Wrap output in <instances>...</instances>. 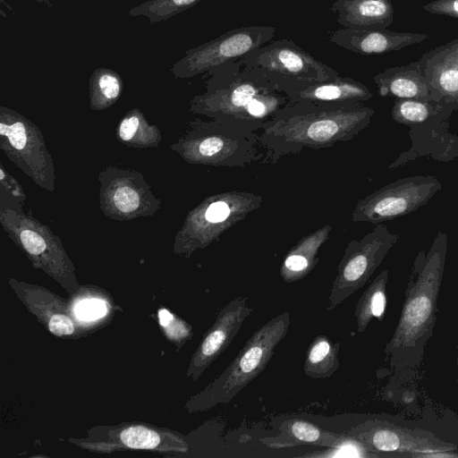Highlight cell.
Listing matches in <instances>:
<instances>
[{
	"mask_svg": "<svg viewBox=\"0 0 458 458\" xmlns=\"http://www.w3.org/2000/svg\"><path fill=\"white\" fill-rule=\"evenodd\" d=\"M49 330L55 335H67L73 332V324L70 318L62 314L51 317L48 323Z\"/></svg>",
	"mask_w": 458,
	"mask_h": 458,
	"instance_id": "f546056e",
	"label": "cell"
},
{
	"mask_svg": "<svg viewBox=\"0 0 458 458\" xmlns=\"http://www.w3.org/2000/svg\"><path fill=\"white\" fill-rule=\"evenodd\" d=\"M423 10L438 15L458 19V0H433L423 5Z\"/></svg>",
	"mask_w": 458,
	"mask_h": 458,
	"instance_id": "f1b7e54d",
	"label": "cell"
},
{
	"mask_svg": "<svg viewBox=\"0 0 458 458\" xmlns=\"http://www.w3.org/2000/svg\"><path fill=\"white\" fill-rule=\"evenodd\" d=\"M202 0H148L132 7L129 16H145L149 22L165 21L182 12L193 7Z\"/></svg>",
	"mask_w": 458,
	"mask_h": 458,
	"instance_id": "d4e9b609",
	"label": "cell"
},
{
	"mask_svg": "<svg viewBox=\"0 0 458 458\" xmlns=\"http://www.w3.org/2000/svg\"><path fill=\"white\" fill-rule=\"evenodd\" d=\"M428 35L412 32H397L387 29L342 28L333 31L330 42L346 50L361 55H377L400 50L420 44Z\"/></svg>",
	"mask_w": 458,
	"mask_h": 458,
	"instance_id": "2e32d148",
	"label": "cell"
},
{
	"mask_svg": "<svg viewBox=\"0 0 458 458\" xmlns=\"http://www.w3.org/2000/svg\"><path fill=\"white\" fill-rule=\"evenodd\" d=\"M260 195L230 191L207 198L191 211L183 229L187 249L205 248L262 206Z\"/></svg>",
	"mask_w": 458,
	"mask_h": 458,
	"instance_id": "52a82bcc",
	"label": "cell"
},
{
	"mask_svg": "<svg viewBox=\"0 0 458 458\" xmlns=\"http://www.w3.org/2000/svg\"><path fill=\"white\" fill-rule=\"evenodd\" d=\"M1 182L2 185L4 186L10 193L14 197H17L20 200H22L25 197L21 189L17 185L16 182L5 174L3 167H1Z\"/></svg>",
	"mask_w": 458,
	"mask_h": 458,
	"instance_id": "1f68e13d",
	"label": "cell"
},
{
	"mask_svg": "<svg viewBox=\"0 0 458 458\" xmlns=\"http://www.w3.org/2000/svg\"><path fill=\"white\" fill-rule=\"evenodd\" d=\"M388 271L382 270L360 297L354 310L357 330H366L372 318L382 320L386 306Z\"/></svg>",
	"mask_w": 458,
	"mask_h": 458,
	"instance_id": "7402d4cb",
	"label": "cell"
},
{
	"mask_svg": "<svg viewBox=\"0 0 458 458\" xmlns=\"http://www.w3.org/2000/svg\"><path fill=\"white\" fill-rule=\"evenodd\" d=\"M373 81L381 97L431 100L430 90L419 60L388 68L376 74Z\"/></svg>",
	"mask_w": 458,
	"mask_h": 458,
	"instance_id": "ac0fdd59",
	"label": "cell"
},
{
	"mask_svg": "<svg viewBox=\"0 0 458 458\" xmlns=\"http://www.w3.org/2000/svg\"><path fill=\"white\" fill-rule=\"evenodd\" d=\"M75 312L81 319H96L106 314V306L99 300H85L78 303Z\"/></svg>",
	"mask_w": 458,
	"mask_h": 458,
	"instance_id": "83f0119b",
	"label": "cell"
},
{
	"mask_svg": "<svg viewBox=\"0 0 458 458\" xmlns=\"http://www.w3.org/2000/svg\"><path fill=\"white\" fill-rule=\"evenodd\" d=\"M431 100L458 108V38L425 52L419 59Z\"/></svg>",
	"mask_w": 458,
	"mask_h": 458,
	"instance_id": "5bb4252c",
	"label": "cell"
},
{
	"mask_svg": "<svg viewBox=\"0 0 458 458\" xmlns=\"http://www.w3.org/2000/svg\"><path fill=\"white\" fill-rule=\"evenodd\" d=\"M37 2L40 4H46L47 7L52 8L54 5L49 0H36Z\"/></svg>",
	"mask_w": 458,
	"mask_h": 458,
	"instance_id": "836d02e7",
	"label": "cell"
},
{
	"mask_svg": "<svg viewBox=\"0 0 458 458\" xmlns=\"http://www.w3.org/2000/svg\"><path fill=\"white\" fill-rule=\"evenodd\" d=\"M347 437L360 442L369 451L386 453L447 452L450 446L426 437L414 435L394 425L366 421L347 432Z\"/></svg>",
	"mask_w": 458,
	"mask_h": 458,
	"instance_id": "4fadbf2b",
	"label": "cell"
},
{
	"mask_svg": "<svg viewBox=\"0 0 458 458\" xmlns=\"http://www.w3.org/2000/svg\"><path fill=\"white\" fill-rule=\"evenodd\" d=\"M123 80L114 70L98 68L89 78V96L92 106L105 108L114 104L123 91Z\"/></svg>",
	"mask_w": 458,
	"mask_h": 458,
	"instance_id": "603a6c76",
	"label": "cell"
},
{
	"mask_svg": "<svg viewBox=\"0 0 458 458\" xmlns=\"http://www.w3.org/2000/svg\"><path fill=\"white\" fill-rule=\"evenodd\" d=\"M180 152L190 163L225 168H243L265 157L257 131L213 119L193 122Z\"/></svg>",
	"mask_w": 458,
	"mask_h": 458,
	"instance_id": "277c9868",
	"label": "cell"
},
{
	"mask_svg": "<svg viewBox=\"0 0 458 458\" xmlns=\"http://www.w3.org/2000/svg\"><path fill=\"white\" fill-rule=\"evenodd\" d=\"M444 106L434 100L395 98L391 114L396 123L411 127L425 122Z\"/></svg>",
	"mask_w": 458,
	"mask_h": 458,
	"instance_id": "cb8c5ba5",
	"label": "cell"
},
{
	"mask_svg": "<svg viewBox=\"0 0 458 458\" xmlns=\"http://www.w3.org/2000/svg\"><path fill=\"white\" fill-rule=\"evenodd\" d=\"M239 61L246 66L268 72L280 87L286 82L322 81L339 74L290 38L269 41L249 52Z\"/></svg>",
	"mask_w": 458,
	"mask_h": 458,
	"instance_id": "30bf717a",
	"label": "cell"
},
{
	"mask_svg": "<svg viewBox=\"0 0 458 458\" xmlns=\"http://www.w3.org/2000/svg\"><path fill=\"white\" fill-rule=\"evenodd\" d=\"M253 310L254 308L248 305V298L242 296L230 301L218 310L215 323L192 359L191 370L195 377L227 349Z\"/></svg>",
	"mask_w": 458,
	"mask_h": 458,
	"instance_id": "7c38bea8",
	"label": "cell"
},
{
	"mask_svg": "<svg viewBox=\"0 0 458 458\" xmlns=\"http://www.w3.org/2000/svg\"><path fill=\"white\" fill-rule=\"evenodd\" d=\"M332 225H324L301 237L287 252L280 268V276L286 283L307 276L318 263V250L328 240Z\"/></svg>",
	"mask_w": 458,
	"mask_h": 458,
	"instance_id": "d6986e66",
	"label": "cell"
},
{
	"mask_svg": "<svg viewBox=\"0 0 458 458\" xmlns=\"http://www.w3.org/2000/svg\"><path fill=\"white\" fill-rule=\"evenodd\" d=\"M447 235L439 232L429 250L417 256L394 335L385 351L394 367L416 366L437 321V301L444 275Z\"/></svg>",
	"mask_w": 458,
	"mask_h": 458,
	"instance_id": "3957f363",
	"label": "cell"
},
{
	"mask_svg": "<svg viewBox=\"0 0 458 458\" xmlns=\"http://www.w3.org/2000/svg\"><path fill=\"white\" fill-rule=\"evenodd\" d=\"M457 366H458V357H457Z\"/></svg>",
	"mask_w": 458,
	"mask_h": 458,
	"instance_id": "e575fe53",
	"label": "cell"
},
{
	"mask_svg": "<svg viewBox=\"0 0 458 458\" xmlns=\"http://www.w3.org/2000/svg\"><path fill=\"white\" fill-rule=\"evenodd\" d=\"M140 126V121L137 115L125 117L120 123L118 135L123 141H130L134 139Z\"/></svg>",
	"mask_w": 458,
	"mask_h": 458,
	"instance_id": "4dcf8cb0",
	"label": "cell"
},
{
	"mask_svg": "<svg viewBox=\"0 0 458 458\" xmlns=\"http://www.w3.org/2000/svg\"><path fill=\"white\" fill-rule=\"evenodd\" d=\"M291 324L284 311L259 327L246 341L233 360L203 394V407L230 403L240 391L267 366L276 346L285 337Z\"/></svg>",
	"mask_w": 458,
	"mask_h": 458,
	"instance_id": "5b68a950",
	"label": "cell"
},
{
	"mask_svg": "<svg viewBox=\"0 0 458 458\" xmlns=\"http://www.w3.org/2000/svg\"><path fill=\"white\" fill-rule=\"evenodd\" d=\"M340 343L333 344L326 335H317L306 352L304 373L314 379L330 377L339 368Z\"/></svg>",
	"mask_w": 458,
	"mask_h": 458,
	"instance_id": "44dd1931",
	"label": "cell"
},
{
	"mask_svg": "<svg viewBox=\"0 0 458 458\" xmlns=\"http://www.w3.org/2000/svg\"><path fill=\"white\" fill-rule=\"evenodd\" d=\"M159 319L162 326H166L173 320V316L166 310H159Z\"/></svg>",
	"mask_w": 458,
	"mask_h": 458,
	"instance_id": "d6a6232c",
	"label": "cell"
},
{
	"mask_svg": "<svg viewBox=\"0 0 458 458\" xmlns=\"http://www.w3.org/2000/svg\"><path fill=\"white\" fill-rule=\"evenodd\" d=\"M331 10L337 23L351 29H386L394 17L391 0H336Z\"/></svg>",
	"mask_w": 458,
	"mask_h": 458,
	"instance_id": "e0dca14e",
	"label": "cell"
},
{
	"mask_svg": "<svg viewBox=\"0 0 458 458\" xmlns=\"http://www.w3.org/2000/svg\"><path fill=\"white\" fill-rule=\"evenodd\" d=\"M441 187L432 175L398 179L360 199L352 212V220L377 225L406 216L426 205Z\"/></svg>",
	"mask_w": 458,
	"mask_h": 458,
	"instance_id": "ba28073f",
	"label": "cell"
},
{
	"mask_svg": "<svg viewBox=\"0 0 458 458\" xmlns=\"http://www.w3.org/2000/svg\"><path fill=\"white\" fill-rule=\"evenodd\" d=\"M375 110L363 103L289 101L260 129L264 164L306 148L320 149L353 140L370 123Z\"/></svg>",
	"mask_w": 458,
	"mask_h": 458,
	"instance_id": "6da1fadb",
	"label": "cell"
},
{
	"mask_svg": "<svg viewBox=\"0 0 458 458\" xmlns=\"http://www.w3.org/2000/svg\"><path fill=\"white\" fill-rule=\"evenodd\" d=\"M398 238L397 233L381 223L361 239L350 241L337 267L327 310L335 309L369 282Z\"/></svg>",
	"mask_w": 458,
	"mask_h": 458,
	"instance_id": "8992f818",
	"label": "cell"
},
{
	"mask_svg": "<svg viewBox=\"0 0 458 458\" xmlns=\"http://www.w3.org/2000/svg\"><path fill=\"white\" fill-rule=\"evenodd\" d=\"M0 134L5 140L3 148L13 162L37 183L49 189L47 184L53 183V165L37 128L23 119L2 115Z\"/></svg>",
	"mask_w": 458,
	"mask_h": 458,
	"instance_id": "8fae6325",
	"label": "cell"
},
{
	"mask_svg": "<svg viewBox=\"0 0 458 458\" xmlns=\"http://www.w3.org/2000/svg\"><path fill=\"white\" fill-rule=\"evenodd\" d=\"M281 89L292 102L364 103L373 97L364 84L340 74L322 81L286 82Z\"/></svg>",
	"mask_w": 458,
	"mask_h": 458,
	"instance_id": "9a60e30c",
	"label": "cell"
},
{
	"mask_svg": "<svg viewBox=\"0 0 458 458\" xmlns=\"http://www.w3.org/2000/svg\"><path fill=\"white\" fill-rule=\"evenodd\" d=\"M110 196L113 206L123 214L137 211L141 203L140 194L136 189L127 185L117 186L111 191Z\"/></svg>",
	"mask_w": 458,
	"mask_h": 458,
	"instance_id": "4316f807",
	"label": "cell"
},
{
	"mask_svg": "<svg viewBox=\"0 0 458 458\" xmlns=\"http://www.w3.org/2000/svg\"><path fill=\"white\" fill-rule=\"evenodd\" d=\"M120 439L123 445L134 449H153L160 443V437L157 432L142 426L123 429Z\"/></svg>",
	"mask_w": 458,
	"mask_h": 458,
	"instance_id": "484cf974",
	"label": "cell"
},
{
	"mask_svg": "<svg viewBox=\"0 0 458 458\" xmlns=\"http://www.w3.org/2000/svg\"><path fill=\"white\" fill-rule=\"evenodd\" d=\"M206 74V90L191 99V110L221 123L258 131L290 101L271 74L239 59Z\"/></svg>",
	"mask_w": 458,
	"mask_h": 458,
	"instance_id": "7a4b0ae2",
	"label": "cell"
},
{
	"mask_svg": "<svg viewBox=\"0 0 458 458\" xmlns=\"http://www.w3.org/2000/svg\"><path fill=\"white\" fill-rule=\"evenodd\" d=\"M276 29L272 26H248L230 30L219 37L188 49L171 72L175 78H191L206 73L213 66L238 60L268 43Z\"/></svg>",
	"mask_w": 458,
	"mask_h": 458,
	"instance_id": "9c48e42d",
	"label": "cell"
},
{
	"mask_svg": "<svg viewBox=\"0 0 458 458\" xmlns=\"http://www.w3.org/2000/svg\"><path fill=\"white\" fill-rule=\"evenodd\" d=\"M278 430L277 436L262 441L271 448L279 449L300 445L337 447L348 439L347 436L324 430L301 419L284 420Z\"/></svg>",
	"mask_w": 458,
	"mask_h": 458,
	"instance_id": "ffe728a7",
	"label": "cell"
}]
</instances>
